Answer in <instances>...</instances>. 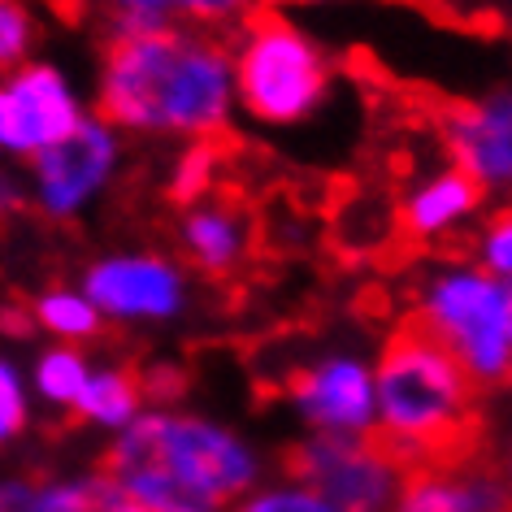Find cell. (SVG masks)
Instances as JSON below:
<instances>
[{"label":"cell","mask_w":512,"mask_h":512,"mask_svg":"<svg viewBox=\"0 0 512 512\" xmlns=\"http://www.w3.org/2000/svg\"><path fill=\"white\" fill-rule=\"evenodd\" d=\"M113 131L217 139L235 113L230 48L191 27L113 31L96 87Z\"/></svg>","instance_id":"obj_1"},{"label":"cell","mask_w":512,"mask_h":512,"mask_svg":"<svg viewBox=\"0 0 512 512\" xmlns=\"http://www.w3.org/2000/svg\"><path fill=\"white\" fill-rule=\"evenodd\" d=\"M105 473L139 504V512H226L261 478V456L222 421L144 408L118 430Z\"/></svg>","instance_id":"obj_2"},{"label":"cell","mask_w":512,"mask_h":512,"mask_svg":"<svg viewBox=\"0 0 512 512\" xmlns=\"http://www.w3.org/2000/svg\"><path fill=\"white\" fill-rule=\"evenodd\" d=\"M369 369H374V439L400 460L404 473L478 456L482 391L439 339H430L417 322H404Z\"/></svg>","instance_id":"obj_3"},{"label":"cell","mask_w":512,"mask_h":512,"mask_svg":"<svg viewBox=\"0 0 512 512\" xmlns=\"http://www.w3.org/2000/svg\"><path fill=\"white\" fill-rule=\"evenodd\" d=\"M235 105L265 126H296L322 109L330 61L296 22L278 9H252L230 48Z\"/></svg>","instance_id":"obj_4"},{"label":"cell","mask_w":512,"mask_h":512,"mask_svg":"<svg viewBox=\"0 0 512 512\" xmlns=\"http://www.w3.org/2000/svg\"><path fill=\"white\" fill-rule=\"evenodd\" d=\"M413 322L439 339L478 391L504 387L512 369V291L478 265H447L430 274L417 296Z\"/></svg>","instance_id":"obj_5"},{"label":"cell","mask_w":512,"mask_h":512,"mask_svg":"<svg viewBox=\"0 0 512 512\" xmlns=\"http://www.w3.org/2000/svg\"><path fill=\"white\" fill-rule=\"evenodd\" d=\"M283 469L339 512H391L404 486V465L374 434H309L287 447Z\"/></svg>","instance_id":"obj_6"},{"label":"cell","mask_w":512,"mask_h":512,"mask_svg":"<svg viewBox=\"0 0 512 512\" xmlns=\"http://www.w3.org/2000/svg\"><path fill=\"white\" fill-rule=\"evenodd\" d=\"M118 165H122L118 131L109 122L83 113L74 131H66L57 144H48L44 152L31 157L27 196L53 222H74L100 200V191L113 183Z\"/></svg>","instance_id":"obj_7"},{"label":"cell","mask_w":512,"mask_h":512,"mask_svg":"<svg viewBox=\"0 0 512 512\" xmlns=\"http://www.w3.org/2000/svg\"><path fill=\"white\" fill-rule=\"evenodd\" d=\"M83 296L113 322H170L187 309V278L170 256L113 252L87 265Z\"/></svg>","instance_id":"obj_8"},{"label":"cell","mask_w":512,"mask_h":512,"mask_svg":"<svg viewBox=\"0 0 512 512\" xmlns=\"http://www.w3.org/2000/svg\"><path fill=\"white\" fill-rule=\"evenodd\" d=\"M79 118L83 105L57 66L27 61L0 79V152L5 157H35L74 131Z\"/></svg>","instance_id":"obj_9"},{"label":"cell","mask_w":512,"mask_h":512,"mask_svg":"<svg viewBox=\"0 0 512 512\" xmlns=\"http://www.w3.org/2000/svg\"><path fill=\"white\" fill-rule=\"evenodd\" d=\"M287 400L313 434H369L374 430V369L361 356H322L291 374Z\"/></svg>","instance_id":"obj_10"},{"label":"cell","mask_w":512,"mask_h":512,"mask_svg":"<svg viewBox=\"0 0 512 512\" xmlns=\"http://www.w3.org/2000/svg\"><path fill=\"white\" fill-rule=\"evenodd\" d=\"M439 135L452 165L482 191H499L512 178V100L508 92L482 100H456L439 113Z\"/></svg>","instance_id":"obj_11"},{"label":"cell","mask_w":512,"mask_h":512,"mask_svg":"<svg viewBox=\"0 0 512 512\" xmlns=\"http://www.w3.org/2000/svg\"><path fill=\"white\" fill-rule=\"evenodd\" d=\"M391 512H508V495L504 478L473 456L460 465L404 473Z\"/></svg>","instance_id":"obj_12"},{"label":"cell","mask_w":512,"mask_h":512,"mask_svg":"<svg viewBox=\"0 0 512 512\" xmlns=\"http://www.w3.org/2000/svg\"><path fill=\"white\" fill-rule=\"evenodd\" d=\"M178 243H183L187 261L200 274H209V278L230 274L252 252V217L243 209V200L209 191L204 200L187 204L183 226H178Z\"/></svg>","instance_id":"obj_13"},{"label":"cell","mask_w":512,"mask_h":512,"mask_svg":"<svg viewBox=\"0 0 512 512\" xmlns=\"http://www.w3.org/2000/svg\"><path fill=\"white\" fill-rule=\"evenodd\" d=\"M482 200H486V191L473 183L465 170L447 165V170L421 178V183L404 196V209H400L404 235L417 239V243L452 235V230H460L482 209Z\"/></svg>","instance_id":"obj_14"},{"label":"cell","mask_w":512,"mask_h":512,"mask_svg":"<svg viewBox=\"0 0 512 512\" xmlns=\"http://www.w3.org/2000/svg\"><path fill=\"white\" fill-rule=\"evenodd\" d=\"M113 31H157L187 22L191 31L235 27L256 9V0H105Z\"/></svg>","instance_id":"obj_15"},{"label":"cell","mask_w":512,"mask_h":512,"mask_svg":"<svg viewBox=\"0 0 512 512\" xmlns=\"http://www.w3.org/2000/svg\"><path fill=\"white\" fill-rule=\"evenodd\" d=\"M22 512H139V504L122 491L109 473H74V478H27Z\"/></svg>","instance_id":"obj_16"},{"label":"cell","mask_w":512,"mask_h":512,"mask_svg":"<svg viewBox=\"0 0 512 512\" xmlns=\"http://www.w3.org/2000/svg\"><path fill=\"white\" fill-rule=\"evenodd\" d=\"M144 408L148 404L144 391H139V374L122 365H92L79 400H74V413L100 430H126Z\"/></svg>","instance_id":"obj_17"},{"label":"cell","mask_w":512,"mask_h":512,"mask_svg":"<svg viewBox=\"0 0 512 512\" xmlns=\"http://www.w3.org/2000/svg\"><path fill=\"white\" fill-rule=\"evenodd\" d=\"M31 309V322L48 330V335H57V339H66V343H87V339H96L100 335V317L92 309V300L83 296V291H74V287H53V291H44L35 304H27Z\"/></svg>","instance_id":"obj_18"},{"label":"cell","mask_w":512,"mask_h":512,"mask_svg":"<svg viewBox=\"0 0 512 512\" xmlns=\"http://www.w3.org/2000/svg\"><path fill=\"white\" fill-rule=\"evenodd\" d=\"M87 374H92V361H87L74 343H57V348H48L40 361H35L31 382H35V391H40V400L57 404V408H74Z\"/></svg>","instance_id":"obj_19"},{"label":"cell","mask_w":512,"mask_h":512,"mask_svg":"<svg viewBox=\"0 0 512 512\" xmlns=\"http://www.w3.org/2000/svg\"><path fill=\"white\" fill-rule=\"evenodd\" d=\"M217 165H222V152H217L213 139H191V148L174 161L170 174V200L174 204H196L209 191H217Z\"/></svg>","instance_id":"obj_20"},{"label":"cell","mask_w":512,"mask_h":512,"mask_svg":"<svg viewBox=\"0 0 512 512\" xmlns=\"http://www.w3.org/2000/svg\"><path fill=\"white\" fill-rule=\"evenodd\" d=\"M40 40V22L27 0H0V79L27 66Z\"/></svg>","instance_id":"obj_21"},{"label":"cell","mask_w":512,"mask_h":512,"mask_svg":"<svg viewBox=\"0 0 512 512\" xmlns=\"http://www.w3.org/2000/svg\"><path fill=\"white\" fill-rule=\"evenodd\" d=\"M235 512H339L335 504H326L317 491H309L304 482H270V486H252L248 495L235 504Z\"/></svg>","instance_id":"obj_22"},{"label":"cell","mask_w":512,"mask_h":512,"mask_svg":"<svg viewBox=\"0 0 512 512\" xmlns=\"http://www.w3.org/2000/svg\"><path fill=\"white\" fill-rule=\"evenodd\" d=\"M31 421V400H27V378L18 374L14 361L0 356V447L14 443Z\"/></svg>","instance_id":"obj_23"},{"label":"cell","mask_w":512,"mask_h":512,"mask_svg":"<svg viewBox=\"0 0 512 512\" xmlns=\"http://www.w3.org/2000/svg\"><path fill=\"white\" fill-rule=\"evenodd\" d=\"M478 270L508 278L512 274V222L508 213H495L491 222L478 230Z\"/></svg>","instance_id":"obj_24"},{"label":"cell","mask_w":512,"mask_h":512,"mask_svg":"<svg viewBox=\"0 0 512 512\" xmlns=\"http://www.w3.org/2000/svg\"><path fill=\"white\" fill-rule=\"evenodd\" d=\"M27 200H31V196H27V183H22L18 174L0 170V217H14Z\"/></svg>","instance_id":"obj_25"},{"label":"cell","mask_w":512,"mask_h":512,"mask_svg":"<svg viewBox=\"0 0 512 512\" xmlns=\"http://www.w3.org/2000/svg\"><path fill=\"white\" fill-rule=\"evenodd\" d=\"M0 330H9L14 339H27L35 330L31 309H14V304H5V309H0Z\"/></svg>","instance_id":"obj_26"},{"label":"cell","mask_w":512,"mask_h":512,"mask_svg":"<svg viewBox=\"0 0 512 512\" xmlns=\"http://www.w3.org/2000/svg\"><path fill=\"white\" fill-rule=\"evenodd\" d=\"M274 5H330V0H274Z\"/></svg>","instance_id":"obj_27"}]
</instances>
